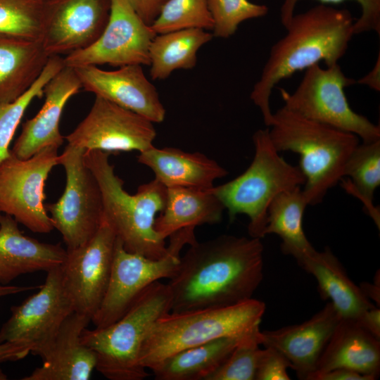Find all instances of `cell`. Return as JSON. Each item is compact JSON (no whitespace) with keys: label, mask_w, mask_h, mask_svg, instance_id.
Listing matches in <instances>:
<instances>
[{"label":"cell","mask_w":380,"mask_h":380,"mask_svg":"<svg viewBox=\"0 0 380 380\" xmlns=\"http://www.w3.org/2000/svg\"><path fill=\"white\" fill-rule=\"evenodd\" d=\"M63 58L50 56L31 87L12 102L0 103V164L11 154L9 146L26 109L35 99L44 96L46 84L64 68Z\"/></svg>","instance_id":"32"},{"label":"cell","mask_w":380,"mask_h":380,"mask_svg":"<svg viewBox=\"0 0 380 380\" xmlns=\"http://www.w3.org/2000/svg\"><path fill=\"white\" fill-rule=\"evenodd\" d=\"M356 83L366 85L370 89L380 91V53L372 69L365 76L356 81Z\"/></svg>","instance_id":"42"},{"label":"cell","mask_w":380,"mask_h":380,"mask_svg":"<svg viewBox=\"0 0 380 380\" xmlns=\"http://www.w3.org/2000/svg\"><path fill=\"white\" fill-rule=\"evenodd\" d=\"M210 189L167 188L165 206L155 220V229L165 239L177 230L221 221L223 204Z\"/></svg>","instance_id":"25"},{"label":"cell","mask_w":380,"mask_h":380,"mask_svg":"<svg viewBox=\"0 0 380 380\" xmlns=\"http://www.w3.org/2000/svg\"><path fill=\"white\" fill-rule=\"evenodd\" d=\"M316 279L320 296L329 300L341 318L358 320L374 307L348 276L343 265L329 247L314 250L298 263Z\"/></svg>","instance_id":"24"},{"label":"cell","mask_w":380,"mask_h":380,"mask_svg":"<svg viewBox=\"0 0 380 380\" xmlns=\"http://www.w3.org/2000/svg\"><path fill=\"white\" fill-rule=\"evenodd\" d=\"M85 150L68 144L58 157L63 167L65 187L61 198L45 205L53 228L62 235L67 250L87 242L98 230L103 217L99 184L84 162Z\"/></svg>","instance_id":"10"},{"label":"cell","mask_w":380,"mask_h":380,"mask_svg":"<svg viewBox=\"0 0 380 380\" xmlns=\"http://www.w3.org/2000/svg\"><path fill=\"white\" fill-rule=\"evenodd\" d=\"M346 368L378 378L380 372V339L367 331L357 320L341 318L322 352L315 372Z\"/></svg>","instance_id":"22"},{"label":"cell","mask_w":380,"mask_h":380,"mask_svg":"<svg viewBox=\"0 0 380 380\" xmlns=\"http://www.w3.org/2000/svg\"><path fill=\"white\" fill-rule=\"evenodd\" d=\"M189 246L167 283L170 312L225 307L252 298L263 278L260 239L224 234Z\"/></svg>","instance_id":"1"},{"label":"cell","mask_w":380,"mask_h":380,"mask_svg":"<svg viewBox=\"0 0 380 380\" xmlns=\"http://www.w3.org/2000/svg\"><path fill=\"white\" fill-rule=\"evenodd\" d=\"M48 6L46 0H0V36L41 42Z\"/></svg>","instance_id":"31"},{"label":"cell","mask_w":380,"mask_h":380,"mask_svg":"<svg viewBox=\"0 0 380 380\" xmlns=\"http://www.w3.org/2000/svg\"><path fill=\"white\" fill-rule=\"evenodd\" d=\"M356 83L338 63L305 69L293 93L279 89L284 107L307 118L357 136L362 142L380 139V127L350 106L344 89Z\"/></svg>","instance_id":"9"},{"label":"cell","mask_w":380,"mask_h":380,"mask_svg":"<svg viewBox=\"0 0 380 380\" xmlns=\"http://www.w3.org/2000/svg\"><path fill=\"white\" fill-rule=\"evenodd\" d=\"M265 308L264 302L252 298L229 306L166 313L149 331L139 363L152 370L181 350L222 337L248 334L260 329Z\"/></svg>","instance_id":"5"},{"label":"cell","mask_w":380,"mask_h":380,"mask_svg":"<svg viewBox=\"0 0 380 380\" xmlns=\"http://www.w3.org/2000/svg\"><path fill=\"white\" fill-rule=\"evenodd\" d=\"M91 318L72 312L64 320L49 348L41 357L42 366L23 380H88L96 365L94 352L81 341Z\"/></svg>","instance_id":"20"},{"label":"cell","mask_w":380,"mask_h":380,"mask_svg":"<svg viewBox=\"0 0 380 380\" xmlns=\"http://www.w3.org/2000/svg\"><path fill=\"white\" fill-rule=\"evenodd\" d=\"M341 179L343 187L358 197L367 208V212L379 228V212L373 205L374 193L380 185V139L359 144L347 160Z\"/></svg>","instance_id":"30"},{"label":"cell","mask_w":380,"mask_h":380,"mask_svg":"<svg viewBox=\"0 0 380 380\" xmlns=\"http://www.w3.org/2000/svg\"><path fill=\"white\" fill-rule=\"evenodd\" d=\"M150 26L156 34L188 28L212 31L213 21L207 0H167Z\"/></svg>","instance_id":"33"},{"label":"cell","mask_w":380,"mask_h":380,"mask_svg":"<svg viewBox=\"0 0 380 380\" xmlns=\"http://www.w3.org/2000/svg\"><path fill=\"white\" fill-rule=\"evenodd\" d=\"M367 331L380 339V310L373 307L366 310L357 320Z\"/></svg>","instance_id":"41"},{"label":"cell","mask_w":380,"mask_h":380,"mask_svg":"<svg viewBox=\"0 0 380 380\" xmlns=\"http://www.w3.org/2000/svg\"><path fill=\"white\" fill-rule=\"evenodd\" d=\"M194 229L186 227L172 234L166 254L158 259L127 251L117 238L108 288L91 319L95 328L115 322L151 284L171 278L179 264L183 247L196 241Z\"/></svg>","instance_id":"8"},{"label":"cell","mask_w":380,"mask_h":380,"mask_svg":"<svg viewBox=\"0 0 380 380\" xmlns=\"http://www.w3.org/2000/svg\"><path fill=\"white\" fill-rule=\"evenodd\" d=\"M7 376L4 372L0 369V379H6Z\"/></svg>","instance_id":"45"},{"label":"cell","mask_w":380,"mask_h":380,"mask_svg":"<svg viewBox=\"0 0 380 380\" xmlns=\"http://www.w3.org/2000/svg\"><path fill=\"white\" fill-rule=\"evenodd\" d=\"M156 34L127 0H110V15L102 34L88 47L66 55L64 65H149V46Z\"/></svg>","instance_id":"13"},{"label":"cell","mask_w":380,"mask_h":380,"mask_svg":"<svg viewBox=\"0 0 380 380\" xmlns=\"http://www.w3.org/2000/svg\"><path fill=\"white\" fill-rule=\"evenodd\" d=\"M290 365L278 350L268 347L260 349L255 380H289Z\"/></svg>","instance_id":"37"},{"label":"cell","mask_w":380,"mask_h":380,"mask_svg":"<svg viewBox=\"0 0 380 380\" xmlns=\"http://www.w3.org/2000/svg\"><path fill=\"white\" fill-rule=\"evenodd\" d=\"M82 88L120 106L134 111L152 122H162L165 109L156 87L146 77L142 65H127L116 70L97 65L73 68Z\"/></svg>","instance_id":"17"},{"label":"cell","mask_w":380,"mask_h":380,"mask_svg":"<svg viewBox=\"0 0 380 380\" xmlns=\"http://www.w3.org/2000/svg\"><path fill=\"white\" fill-rule=\"evenodd\" d=\"M153 122L141 115L95 96L87 115L64 137L68 144L107 153L138 151L153 146Z\"/></svg>","instance_id":"15"},{"label":"cell","mask_w":380,"mask_h":380,"mask_svg":"<svg viewBox=\"0 0 380 380\" xmlns=\"http://www.w3.org/2000/svg\"><path fill=\"white\" fill-rule=\"evenodd\" d=\"M40 286H10L0 284V297L38 289Z\"/></svg>","instance_id":"44"},{"label":"cell","mask_w":380,"mask_h":380,"mask_svg":"<svg viewBox=\"0 0 380 380\" xmlns=\"http://www.w3.org/2000/svg\"><path fill=\"white\" fill-rule=\"evenodd\" d=\"M138 162L155 174V179L166 188L186 187L210 189L214 182L228 172L215 160L199 152L154 146L140 152Z\"/></svg>","instance_id":"23"},{"label":"cell","mask_w":380,"mask_h":380,"mask_svg":"<svg viewBox=\"0 0 380 380\" xmlns=\"http://www.w3.org/2000/svg\"><path fill=\"white\" fill-rule=\"evenodd\" d=\"M253 159L241 175L212 191L228 212L229 222L244 214L249 218L250 237H265L267 210L280 193L300 186L305 177L298 166L286 161L275 148L268 128L258 129L253 135Z\"/></svg>","instance_id":"7"},{"label":"cell","mask_w":380,"mask_h":380,"mask_svg":"<svg viewBox=\"0 0 380 380\" xmlns=\"http://www.w3.org/2000/svg\"><path fill=\"white\" fill-rule=\"evenodd\" d=\"M269 135L277 151L300 156L305 177L303 193L308 205L321 203L327 191L343 179L344 165L360 138L307 118L283 106L273 113Z\"/></svg>","instance_id":"3"},{"label":"cell","mask_w":380,"mask_h":380,"mask_svg":"<svg viewBox=\"0 0 380 380\" xmlns=\"http://www.w3.org/2000/svg\"><path fill=\"white\" fill-rule=\"evenodd\" d=\"M260 329L244 336L206 380H255L260 348Z\"/></svg>","instance_id":"35"},{"label":"cell","mask_w":380,"mask_h":380,"mask_svg":"<svg viewBox=\"0 0 380 380\" xmlns=\"http://www.w3.org/2000/svg\"><path fill=\"white\" fill-rule=\"evenodd\" d=\"M137 13L148 25L158 15L167 0H127Z\"/></svg>","instance_id":"38"},{"label":"cell","mask_w":380,"mask_h":380,"mask_svg":"<svg viewBox=\"0 0 380 380\" xmlns=\"http://www.w3.org/2000/svg\"><path fill=\"white\" fill-rule=\"evenodd\" d=\"M310 380H372L369 376L357 372L346 369L337 368L330 371L315 374Z\"/></svg>","instance_id":"40"},{"label":"cell","mask_w":380,"mask_h":380,"mask_svg":"<svg viewBox=\"0 0 380 380\" xmlns=\"http://www.w3.org/2000/svg\"><path fill=\"white\" fill-rule=\"evenodd\" d=\"M300 0H284L281 6V22L284 27L293 16L295 7ZM322 4H340L346 0H317ZM361 8V15L355 19L354 34L374 31L380 34V0H354Z\"/></svg>","instance_id":"36"},{"label":"cell","mask_w":380,"mask_h":380,"mask_svg":"<svg viewBox=\"0 0 380 380\" xmlns=\"http://www.w3.org/2000/svg\"><path fill=\"white\" fill-rule=\"evenodd\" d=\"M213 38L212 33L201 28L157 34L148 51L151 79L164 80L177 69H192L196 65L198 51Z\"/></svg>","instance_id":"29"},{"label":"cell","mask_w":380,"mask_h":380,"mask_svg":"<svg viewBox=\"0 0 380 380\" xmlns=\"http://www.w3.org/2000/svg\"><path fill=\"white\" fill-rule=\"evenodd\" d=\"M46 1L48 2H52V1H58V0H46Z\"/></svg>","instance_id":"46"},{"label":"cell","mask_w":380,"mask_h":380,"mask_svg":"<svg viewBox=\"0 0 380 380\" xmlns=\"http://www.w3.org/2000/svg\"><path fill=\"white\" fill-rule=\"evenodd\" d=\"M18 222L0 213V284L24 274L49 271L61 265L67 251L60 243L40 242L24 235Z\"/></svg>","instance_id":"21"},{"label":"cell","mask_w":380,"mask_h":380,"mask_svg":"<svg viewBox=\"0 0 380 380\" xmlns=\"http://www.w3.org/2000/svg\"><path fill=\"white\" fill-rule=\"evenodd\" d=\"M39 291L19 305L0 329V343L21 342L40 357L49 348L64 320L74 312L64 289L61 265L46 272Z\"/></svg>","instance_id":"12"},{"label":"cell","mask_w":380,"mask_h":380,"mask_svg":"<svg viewBox=\"0 0 380 380\" xmlns=\"http://www.w3.org/2000/svg\"><path fill=\"white\" fill-rule=\"evenodd\" d=\"M355 20L348 10L326 4L293 15L284 26L286 34L271 47L251 93L267 127L272 120L270 97L276 85L319 61L327 67L338 63L354 35Z\"/></svg>","instance_id":"2"},{"label":"cell","mask_w":380,"mask_h":380,"mask_svg":"<svg viewBox=\"0 0 380 380\" xmlns=\"http://www.w3.org/2000/svg\"><path fill=\"white\" fill-rule=\"evenodd\" d=\"M171 303L167 284L157 281L115 322L103 328H85L81 341L94 352L96 370L110 380H142L148 376L139 363L141 349L155 322L171 311Z\"/></svg>","instance_id":"6"},{"label":"cell","mask_w":380,"mask_h":380,"mask_svg":"<svg viewBox=\"0 0 380 380\" xmlns=\"http://www.w3.org/2000/svg\"><path fill=\"white\" fill-rule=\"evenodd\" d=\"M109 155L99 150H85L84 153V162L101 191L104 218L127 251L153 259L162 258L167 246L154 224L156 214L165 208L167 188L154 179L129 194L115 173Z\"/></svg>","instance_id":"4"},{"label":"cell","mask_w":380,"mask_h":380,"mask_svg":"<svg viewBox=\"0 0 380 380\" xmlns=\"http://www.w3.org/2000/svg\"><path fill=\"white\" fill-rule=\"evenodd\" d=\"M82 88L80 81L72 68L64 66L45 86L44 103L32 118L22 126L12 153L20 159H27L47 147L59 148L64 137L60 132L63 110L70 98Z\"/></svg>","instance_id":"19"},{"label":"cell","mask_w":380,"mask_h":380,"mask_svg":"<svg viewBox=\"0 0 380 380\" xmlns=\"http://www.w3.org/2000/svg\"><path fill=\"white\" fill-rule=\"evenodd\" d=\"M341 316L331 302L301 324L275 330L260 331V345L280 352L300 379L308 380Z\"/></svg>","instance_id":"18"},{"label":"cell","mask_w":380,"mask_h":380,"mask_svg":"<svg viewBox=\"0 0 380 380\" xmlns=\"http://www.w3.org/2000/svg\"><path fill=\"white\" fill-rule=\"evenodd\" d=\"M360 288L364 295L368 298L373 300L379 306L380 303V277L379 271L376 272L373 284L362 282Z\"/></svg>","instance_id":"43"},{"label":"cell","mask_w":380,"mask_h":380,"mask_svg":"<svg viewBox=\"0 0 380 380\" xmlns=\"http://www.w3.org/2000/svg\"><path fill=\"white\" fill-rule=\"evenodd\" d=\"M49 57L41 42L0 36V103L12 102L25 93Z\"/></svg>","instance_id":"26"},{"label":"cell","mask_w":380,"mask_h":380,"mask_svg":"<svg viewBox=\"0 0 380 380\" xmlns=\"http://www.w3.org/2000/svg\"><path fill=\"white\" fill-rule=\"evenodd\" d=\"M243 336L222 337L181 350L151 371L157 380H206Z\"/></svg>","instance_id":"27"},{"label":"cell","mask_w":380,"mask_h":380,"mask_svg":"<svg viewBox=\"0 0 380 380\" xmlns=\"http://www.w3.org/2000/svg\"><path fill=\"white\" fill-rule=\"evenodd\" d=\"M110 0H58L49 2L41 43L49 56L68 55L92 44L110 15Z\"/></svg>","instance_id":"16"},{"label":"cell","mask_w":380,"mask_h":380,"mask_svg":"<svg viewBox=\"0 0 380 380\" xmlns=\"http://www.w3.org/2000/svg\"><path fill=\"white\" fill-rule=\"evenodd\" d=\"M30 353L31 347L21 342L0 343V363L23 359Z\"/></svg>","instance_id":"39"},{"label":"cell","mask_w":380,"mask_h":380,"mask_svg":"<svg viewBox=\"0 0 380 380\" xmlns=\"http://www.w3.org/2000/svg\"><path fill=\"white\" fill-rule=\"evenodd\" d=\"M58 148H45L27 159L11 150L0 164V213L12 216L35 233L53 229L44 203V186L52 168L58 164Z\"/></svg>","instance_id":"11"},{"label":"cell","mask_w":380,"mask_h":380,"mask_svg":"<svg viewBox=\"0 0 380 380\" xmlns=\"http://www.w3.org/2000/svg\"><path fill=\"white\" fill-rule=\"evenodd\" d=\"M215 37L228 38L232 36L243 21L263 17L268 12L264 4H255L249 0H207Z\"/></svg>","instance_id":"34"},{"label":"cell","mask_w":380,"mask_h":380,"mask_svg":"<svg viewBox=\"0 0 380 380\" xmlns=\"http://www.w3.org/2000/svg\"><path fill=\"white\" fill-rule=\"evenodd\" d=\"M308 205L300 186L278 194L270 203L265 236L274 234L281 240L283 253L293 256L298 263L315 250L303 228V217Z\"/></svg>","instance_id":"28"},{"label":"cell","mask_w":380,"mask_h":380,"mask_svg":"<svg viewBox=\"0 0 380 380\" xmlns=\"http://www.w3.org/2000/svg\"><path fill=\"white\" fill-rule=\"evenodd\" d=\"M117 236L103 217L95 234L84 244L67 251L61 265L64 289L74 312L91 319L109 283Z\"/></svg>","instance_id":"14"}]
</instances>
